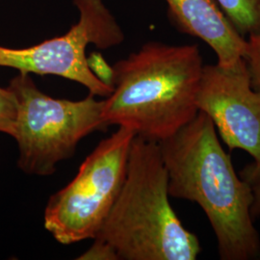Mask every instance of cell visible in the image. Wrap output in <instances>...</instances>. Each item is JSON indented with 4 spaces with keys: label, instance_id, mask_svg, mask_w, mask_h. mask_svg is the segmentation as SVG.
I'll list each match as a JSON object with an SVG mask.
<instances>
[{
    "label": "cell",
    "instance_id": "cell-1",
    "mask_svg": "<svg viewBox=\"0 0 260 260\" xmlns=\"http://www.w3.org/2000/svg\"><path fill=\"white\" fill-rule=\"evenodd\" d=\"M159 146L169 177V195L202 208L213 231L220 259H260V234L251 213V185L235 172L211 119L199 111Z\"/></svg>",
    "mask_w": 260,
    "mask_h": 260
},
{
    "label": "cell",
    "instance_id": "cell-2",
    "mask_svg": "<svg viewBox=\"0 0 260 260\" xmlns=\"http://www.w3.org/2000/svg\"><path fill=\"white\" fill-rule=\"evenodd\" d=\"M197 45L149 42L112 67L105 123L160 143L192 121L204 72Z\"/></svg>",
    "mask_w": 260,
    "mask_h": 260
},
{
    "label": "cell",
    "instance_id": "cell-3",
    "mask_svg": "<svg viewBox=\"0 0 260 260\" xmlns=\"http://www.w3.org/2000/svg\"><path fill=\"white\" fill-rule=\"evenodd\" d=\"M169 177L159 143L136 136L121 192L94 239L121 260H196L200 239L170 204Z\"/></svg>",
    "mask_w": 260,
    "mask_h": 260
},
{
    "label": "cell",
    "instance_id": "cell-4",
    "mask_svg": "<svg viewBox=\"0 0 260 260\" xmlns=\"http://www.w3.org/2000/svg\"><path fill=\"white\" fill-rule=\"evenodd\" d=\"M18 113L13 138L19 149L18 167L31 176L52 175L60 162L73 157L80 141L108 127L104 101L89 94L81 101L54 99L43 93L29 74L11 79Z\"/></svg>",
    "mask_w": 260,
    "mask_h": 260
},
{
    "label": "cell",
    "instance_id": "cell-5",
    "mask_svg": "<svg viewBox=\"0 0 260 260\" xmlns=\"http://www.w3.org/2000/svg\"><path fill=\"white\" fill-rule=\"evenodd\" d=\"M134 137L119 127L86 157L75 178L49 198L44 224L58 243L95 238L121 192Z\"/></svg>",
    "mask_w": 260,
    "mask_h": 260
},
{
    "label": "cell",
    "instance_id": "cell-6",
    "mask_svg": "<svg viewBox=\"0 0 260 260\" xmlns=\"http://www.w3.org/2000/svg\"><path fill=\"white\" fill-rule=\"evenodd\" d=\"M79 19L60 37L24 48L0 46V67L23 74L56 75L83 85L93 95L108 98L113 87L91 69L86 48L108 49L121 44L124 35L103 0H74Z\"/></svg>",
    "mask_w": 260,
    "mask_h": 260
},
{
    "label": "cell",
    "instance_id": "cell-7",
    "mask_svg": "<svg viewBox=\"0 0 260 260\" xmlns=\"http://www.w3.org/2000/svg\"><path fill=\"white\" fill-rule=\"evenodd\" d=\"M205 113L231 150L248 152L253 161L239 176L248 183L260 177V92L251 83L244 59L231 69L205 65L197 95Z\"/></svg>",
    "mask_w": 260,
    "mask_h": 260
},
{
    "label": "cell",
    "instance_id": "cell-8",
    "mask_svg": "<svg viewBox=\"0 0 260 260\" xmlns=\"http://www.w3.org/2000/svg\"><path fill=\"white\" fill-rule=\"evenodd\" d=\"M179 31L199 38L217 56V65L231 69L244 59L247 40L233 27L215 0H165Z\"/></svg>",
    "mask_w": 260,
    "mask_h": 260
},
{
    "label": "cell",
    "instance_id": "cell-9",
    "mask_svg": "<svg viewBox=\"0 0 260 260\" xmlns=\"http://www.w3.org/2000/svg\"><path fill=\"white\" fill-rule=\"evenodd\" d=\"M215 1L242 37L260 33V0Z\"/></svg>",
    "mask_w": 260,
    "mask_h": 260
},
{
    "label": "cell",
    "instance_id": "cell-10",
    "mask_svg": "<svg viewBox=\"0 0 260 260\" xmlns=\"http://www.w3.org/2000/svg\"><path fill=\"white\" fill-rule=\"evenodd\" d=\"M18 103L9 88L0 87V133L14 136Z\"/></svg>",
    "mask_w": 260,
    "mask_h": 260
},
{
    "label": "cell",
    "instance_id": "cell-11",
    "mask_svg": "<svg viewBox=\"0 0 260 260\" xmlns=\"http://www.w3.org/2000/svg\"><path fill=\"white\" fill-rule=\"evenodd\" d=\"M247 40V50L244 57L251 78L252 88L260 92V33L253 34Z\"/></svg>",
    "mask_w": 260,
    "mask_h": 260
},
{
    "label": "cell",
    "instance_id": "cell-12",
    "mask_svg": "<svg viewBox=\"0 0 260 260\" xmlns=\"http://www.w3.org/2000/svg\"><path fill=\"white\" fill-rule=\"evenodd\" d=\"M77 259L119 260V258L110 246L99 239H93V245L77 257Z\"/></svg>",
    "mask_w": 260,
    "mask_h": 260
},
{
    "label": "cell",
    "instance_id": "cell-13",
    "mask_svg": "<svg viewBox=\"0 0 260 260\" xmlns=\"http://www.w3.org/2000/svg\"><path fill=\"white\" fill-rule=\"evenodd\" d=\"M249 184L251 185L253 195L251 209V217L255 221L260 218V177L252 180Z\"/></svg>",
    "mask_w": 260,
    "mask_h": 260
}]
</instances>
